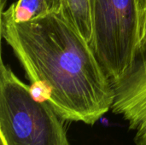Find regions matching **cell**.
Here are the masks:
<instances>
[{
	"instance_id": "cell-4",
	"label": "cell",
	"mask_w": 146,
	"mask_h": 145,
	"mask_svg": "<svg viewBox=\"0 0 146 145\" xmlns=\"http://www.w3.org/2000/svg\"><path fill=\"white\" fill-rule=\"evenodd\" d=\"M112 85V111L121 115L134 132L135 145H146V49L139 50L129 72Z\"/></svg>"
},
{
	"instance_id": "cell-3",
	"label": "cell",
	"mask_w": 146,
	"mask_h": 145,
	"mask_svg": "<svg viewBox=\"0 0 146 145\" xmlns=\"http://www.w3.org/2000/svg\"><path fill=\"white\" fill-rule=\"evenodd\" d=\"M91 46L112 84L131 69L140 43L138 0H90Z\"/></svg>"
},
{
	"instance_id": "cell-6",
	"label": "cell",
	"mask_w": 146,
	"mask_h": 145,
	"mask_svg": "<svg viewBox=\"0 0 146 145\" xmlns=\"http://www.w3.org/2000/svg\"><path fill=\"white\" fill-rule=\"evenodd\" d=\"M9 7L15 21L25 22L61 13L62 0H18Z\"/></svg>"
},
{
	"instance_id": "cell-8",
	"label": "cell",
	"mask_w": 146,
	"mask_h": 145,
	"mask_svg": "<svg viewBox=\"0 0 146 145\" xmlns=\"http://www.w3.org/2000/svg\"><path fill=\"white\" fill-rule=\"evenodd\" d=\"M139 1V8L141 10L146 9V0H138Z\"/></svg>"
},
{
	"instance_id": "cell-1",
	"label": "cell",
	"mask_w": 146,
	"mask_h": 145,
	"mask_svg": "<svg viewBox=\"0 0 146 145\" xmlns=\"http://www.w3.org/2000/svg\"><path fill=\"white\" fill-rule=\"evenodd\" d=\"M0 32L30 82L44 90L63 121L92 126L111 109L110 79L90 43L61 13L17 22L9 7L1 5Z\"/></svg>"
},
{
	"instance_id": "cell-7",
	"label": "cell",
	"mask_w": 146,
	"mask_h": 145,
	"mask_svg": "<svg viewBox=\"0 0 146 145\" xmlns=\"http://www.w3.org/2000/svg\"><path fill=\"white\" fill-rule=\"evenodd\" d=\"M139 49H146V9L141 10L140 16V43Z\"/></svg>"
},
{
	"instance_id": "cell-5",
	"label": "cell",
	"mask_w": 146,
	"mask_h": 145,
	"mask_svg": "<svg viewBox=\"0 0 146 145\" xmlns=\"http://www.w3.org/2000/svg\"><path fill=\"white\" fill-rule=\"evenodd\" d=\"M61 14L87 42L91 43L92 28L90 0H62Z\"/></svg>"
},
{
	"instance_id": "cell-9",
	"label": "cell",
	"mask_w": 146,
	"mask_h": 145,
	"mask_svg": "<svg viewBox=\"0 0 146 145\" xmlns=\"http://www.w3.org/2000/svg\"><path fill=\"white\" fill-rule=\"evenodd\" d=\"M1 145H5V144H4L2 140H1Z\"/></svg>"
},
{
	"instance_id": "cell-2",
	"label": "cell",
	"mask_w": 146,
	"mask_h": 145,
	"mask_svg": "<svg viewBox=\"0 0 146 145\" xmlns=\"http://www.w3.org/2000/svg\"><path fill=\"white\" fill-rule=\"evenodd\" d=\"M62 121L1 57L0 138L5 145H70Z\"/></svg>"
}]
</instances>
